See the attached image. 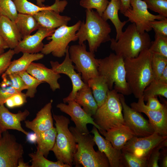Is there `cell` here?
Segmentation results:
<instances>
[{"label": "cell", "mask_w": 167, "mask_h": 167, "mask_svg": "<svg viewBox=\"0 0 167 167\" xmlns=\"http://www.w3.org/2000/svg\"><path fill=\"white\" fill-rule=\"evenodd\" d=\"M152 55L147 49L136 57L124 59L126 80L136 98L143 96L145 89L154 79L151 66Z\"/></svg>", "instance_id": "6da1fadb"}, {"label": "cell", "mask_w": 167, "mask_h": 167, "mask_svg": "<svg viewBox=\"0 0 167 167\" xmlns=\"http://www.w3.org/2000/svg\"><path fill=\"white\" fill-rule=\"evenodd\" d=\"M85 12V22L82 21L76 35L79 44L87 41L89 51L94 54L101 44L110 41L111 28L96 11L86 9Z\"/></svg>", "instance_id": "7a4b0ae2"}, {"label": "cell", "mask_w": 167, "mask_h": 167, "mask_svg": "<svg viewBox=\"0 0 167 167\" xmlns=\"http://www.w3.org/2000/svg\"><path fill=\"white\" fill-rule=\"evenodd\" d=\"M110 41L111 49L125 59L136 57L143 51L149 49L152 41L148 32H140L135 24L132 23L117 41L112 38Z\"/></svg>", "instance_id": "3957f363"}, {"label": "cell", "mask_w": 167, "mask_h": 167, "mask_svg": "<svg viewBox=\"0 0 167 167\" xmlns=\"http://www.w3.org/2000/svg\"><path fill=\"white\" fill-rule=\"evenodd\" d=\"M69 129L74 135L77 143V150L73 158V165L79 167H109L105 154L99 150L95 151L96 144L93 136L81 133L75 127Z\"/></svg>", "instance_id": "277c9868"}, {"label": "cell", "mask_w": 167, "mask_h": 167, "mask_svg": "<svg viewBox=\"0 0 167 167\" xmlns=\"http://www.w3.org/2000/svg\"><path fill=\"white\" fill-rule=\"evenodd\" d=\"M99 75L106 79L109 90L114 89L118 93L129 95L131 92L126 79L124 59L114 53L98 59Z\"/></svg>", "instance_id": "5b68a950"}, {"label": "cell", "mask_w": 167, "mask_h": 167, "mask_svg": "<svg viewBox=\"0 0 167 167\" xmlns=\"http://www.w3.org/2000/svg\"><path fill=\"white\" fill-rule=\"evenodd\" d=\"M53 117L55 121L57 134L56 142L51 151L58 161L72 167L77 147L75 137L68 128L70 120L64 116L54 114Z\"/></svg>", "instance_id": "8992f818"}, {"label": "cell", "mask_w": 167, "mask_h": 167, "mask_svg": "<svg viewBox=\"0 0 167 167\" xmlns=\"http://www.w3.org/2000/svg\"><path fill=\"white\" fill-rule=\"evenodd\" d=\"M122 112L119 93L113 89L109 91L105 101L98 108L92 117L100 129L106 131L125 125Z\"/></svg>", "instance_id": "52a82bcc"}, {"label": "cell", "mask_w": 167, "mask_h": 167, "mask_svg": "<svg viewBox=\"0 0 167 167\" xmlns=\"http://www.w3.org/2000/svg\"><path fill=\"white\" fill-rule=\"evenodd\" d=\"M81 22L79 20L73 25H63L55 29L50 36L47 37V39L50 41L44 45L41 53L44 55L51 54L57 58L65 56L69 43L78 40L76 33Z\"/></svg>", "instance_id": "ba28073f"}, {"label": "cell", "mask_w": 167, "mask_h": 167, "mask_svg": "<svg viewBox=\"0 0 167 167\" xmlns=\"http://www.w3.org/2000/svg\"><path fill=\"white\" fill-rule=\"evenodd\" d=\"M70 57L75 65V69L81 75L84 82L87 84L91 78L99 75L98 59L90 51H88L85 45H75L69 48Z\"/></svg>", "instance_id": "9c48e42d"}, {"label": "cell", "mask_w": 167, "mask_h": 167, "mask_svg": "<svg viewBox=\"0 0 167 167\" xmlns=\"http://www.w3.org/2000/svg\"><path fill=\"white\" fill-rule=\"evenodd\" d=\"M130 5L131 8L122 14L128 18V21L135 24L138 30L141 33L148 32L152 30L150 22L165 18L159 15L150 13L143 0H131Z\"/></svg>", "instance_id": "30bf717a"}, {"label": "cell", "mask_w": 167, "mask_h": 167, "mask_svg": "<svg viewBox=\"0 0 167 167\" xmlns=\"http://www.w3.org/2000/svg\"><path fill=\"white\" fill-rule=\"evenodd\" d=\"M122 108L125 125L138 137H146L153 134L154 129L149 121L146 119L140 113L128 106L124 95L119 93Z\"/></svg>", "instance_id": "8fae6325"}, {"label": "cell", "mask_w": 167, "mask_h": 167, "mask_svg": "<svg viewBox=\"0 0 167 167\" xmlns=\"http://www.w3.org/2000/svg\"><path fill=\"white\" fill-rule=\"evenodd\" d=\"M23 154V146L15 137L7 131L3 132L0 139V167H17Z\"/></svg>", "instance_id": "7c38bea8"}, {"label": "cell", "mask_w": 167, "mask_h": 167, "mask_svg": "<svg viewBox=\"0 0 167 167\" xmlns=\"http://www.w3.org/2000/svg\"><path fill=\"white\" fill-rule=\"evenodd\" d=\"M167 139V136H163L155 132L146 137L134 136L126 143L122 151L147 160L153 149Z\"/></svg>", "instance_id": "4fadbf2b"}, {"label": "cell", "mask_w": 167, "mask_h": 167, "mask_svg": "<svg viewBox=\"0 0 167 167\" xmlns=\"http://www.w3.org/2000/svg\"><path fill=\"white\" fill-rule=\"evenodd\" d=\"M69 46L66 49L64 60L61 63L58 61H50L51 69L58 74H63L67 75L72 84V89L69 95L63 99L64 103L75 100L77 92L86 84L82 80L81 74L77 73L75 71V66L70 57L69 52Z\"/></svg>", "instance_id": "5bb4252c"}, {"label": "cell", "mask_w": 167, "mask_h": 167, "mask_svg": "<svg viewBox=\"0 0 167 167\" xmlns=\"http://www.w3.org/2000/svg\"><path fill=\"white\" fill-rule=\"evenodd\" d=\"M134 110L145 113L148 118L155 132L163 136H167V106L162 109L154 110L149 108L144 103L143 96L137 102L131 104Z\"/></svg>", "instance_id": "9a60e30c"}, {"label": "cell", "mask_w": 167, "mask_h": 167, "mask_svg": "<svg viewBox=\"0 0 167 167\" xmlns=\"http://www.w3.org/2000/svg\"><path fill=\"white\" fill-rule=\"evenodd\" d=\"M66 104L60 103L56 107L60 110L71 117V119L74 122L75 127L81 133H90L87 127L88 124H91L96 127L99 130L100 127L94 121L93 118L87 114L74 100L68 101Z\"/></svg>", "instance_id": "2e32d148"}, {"label": "cell", "mask_w": 167, "mask_h": 167, "mask_svg": "<svg viewBox=\"0 0 167 167\" xmlns=\"http://www.w3.org/2000/svg\"><path fill=\"white\" fill-rule=\"evenodd\" d=\"M55 29L40 27L34 34L23 38L13 49L15 54L20 52L33 54L41 52L44 45L43 40L50 36Z\"/></svg>", "instance_id": "e0dca14e"}, {"label": "cell", "mask_w": 167, "mask_h": 167, "mask_svg": "<svg viewBox=\"0 0 167 167\" xmlns=\"http://www.w3.org/2000/svg\"><path fill=\"white\" fill-rule=\"evenodd\" d=\"M28 110L19 111L17 113L10 112L4 104L0 105V131L2 133L8 130H15L20 131L26 135L28 132L22 127L21 122L25 121L29 115Z\"/></svg>", "instance_id": "ac0fdd59"}, {"label": "cell", "mask_w": 167, "mask_h": 167, "mask_svg": "<svg viewBox=\"0 0 167 167\" xmlns=\"http://www.w3.org/2000/svg\"><path fill=\"white\" fill-rule=\"evenodd\" d=\"M90 132L94 135V140L98 150L104 153L107 157L109 167H122V150L115 148L109 141L102 137L95 126H93Z\"/></svg>", "instance_id": "d6986e66"}, {"label": "cell", "mask_w": 167, "mask_h": 167, "mask_svg": "<svg viewBox=\"0 0 167 167\" xmlns=\"http://www.w3.org/2000/svg\"><path fill=\"white\" fill-rule=\"evenodd\" d=\"M52 101L46 104L36 114L32 121L24 122L27 128L36 134L48 130L53 127V120L51 113Z\"/></svg>", "instance_id": "ffe728a7"}, {"label": "cell", "mask_w": 167, "mask_h": 167, "mask_svg": "<svg viewBox=\"0 0 167 167\" xmlns=\"http://www.w3.org/2000/svg\"><path fill=\"white\" fill-rule=\"evenodd\" d=\"M26 71L38 80L48 83L52 91L60 88V85L58 82L61 77L60 74L55 72L52 69L48 68L44 64L33 62Z\"/></svg>", "instance_id": "44dd1931"}, {"label": "cell", "mask_w": 167, "mask_h": 167, "mask_svg": "<svg viewBox=\"0 0 167 167\" xmlns=\"http://www.w3.org/2000/svg\"><path fill=\"white\" fill-rule=\"evenodd\" d=\"M99 131L113 147L121 150L126 143L135 136L131 130L125 125H121L106 131L101 129Z\"/></svg>", "instance_id": "7402d4cb"}, {"label": "cell", "mask_w": 167, "mask_h": 167, "mask_svg": "<svg viewBox=\"0 0 167 167\" xmlns=\"http://www.w3.org/2000/svg\"><path fill=\"white\" fill-rule=\"evenodd\" d=\"M0 35L11 49H14L22 38L15 23L4 15L0 17Z\"/></svg>", "instance_id": "603a6c76"}, {"label": "cell", "mask_w": 167, "mask_h": 167, "mask_svg": "<svg viewBox=\"0 0 167 167\" xmlns=\"http://www.w3.org/2000/svg\"><path fill=\"white\" fill-rule=\"evenodd\" d=\"M33 16L40 27L49 29H56L63 25H67L71 19L69 16L60 15L50 10L41 11Z\"/></svg>", "instance_id": "cb8c5ba5"}, {"label": "cell", "mask_w": 167, "mask_h": 167, "mask_svg": "<svg viewBox=\"0 0 167 167\" xmlns=\"http://www.w3.org/2000/svg\"><path fill=\"white\" fill-rule=\"evenodd\" d=\"M121 6L120 0H110L101 15L105 20H110L115 27L116 33V41L118 39L123 32V28L128 22V20L122 21L120 19L118 14Z\"/></svg>", "instance_id": "d4e9b609"}, {"label": "cell", "mask_w": 167, "mask_h": 167, "mask_svg": "<svg viewBox=\"0 0 167 167\" xmlns=\"http://www.w3.org/2000/svg\"><path fill=\"white\" fill-rule=\"evenodd\" d=\"M74 100L92 117L95 114L98 108L92 90L87 84L77 92Z\"/></svg>", "instance_id": "484cf974"}, {"label": "cell", "mask_w": 167, "mask_h": 167, "mask_svg": "<svg viewBox=\"0 0 167 167\" xmlns=\"http://www.w3.org/2000/svg\"><path fill=\"white\" fill-rule=\"evenodd\" d=\"M87 84L92 90L98 108L105 101L109 90L106 80L103 76L99 75L90 79Z\"/></svg>", "instance_id": "4316f807"}, {"label": "cell", "mask_w": 167, "mask_h": 167, "mask_svg": "<svg viewBox=\"0 0 167 167\" xmlns=\"http://www.w3.org/2000/svg\"><path fill=\"white\" fill-rule=\"evenodd\" d=\"M44 55L42 53L33 54L24 53L20 58L11 61L7 69L2 75L26 71L32 62L42 59Z\"/></svg>", "instance_id": "83f0119b"}, {"label": "cell", "mask_w": 167, "mask_h": 167, "mask_svg": "<svg viewBox=\"0 0 167 167\" xmlns=\"http://www.w3.org/2000/svg\"><path fill=\"white\" fill-rule=\"evenodd\" d=\"M18 13L34 15L38 12L44 10H53L59 13L61 10V5L57 1L50 6H40L32 3L27 0H14Z\"/></svg>", "instance_id": "f1b7e54d"}, {"label": "cell", "mask_w": 167, "mask_h": 167, "mask_svg": "<svg viewBox=\"0 0 167 167\" xmlns=\"http://www.w3.org/2000/svg\"><path fill=\"white\" fill-rule=\"evenodd\" d=\"M57 134L56 128L54 127L47 131L36 134L37 150L46 158L55 144Z\"/></svg>", "instance_id": "f546056e"}, {"label": "cell", "mask_w": 167, "mask_h": 167, "mask_svg": "<svg viewBox=\"0 0 167 167\" xmlns=\"http://www.w3.org/2000/svg\"><path fill=\"white\" fill-rule=\"evenodd\" d=\"M15 23L22 38L40 27L33 15L27 14L18 13Z\"/></svg>", "instance_id": "4dcf8cb0"}, {"label": "cell", "mask_w": 167, "mask_h": 167, "mask_svg": "<svg viewBox=\"0 0 167 167\" xmlns=\"http://www.w3.org/2000/svg\"><path fill=\"white\" fill-rule=\"evenodd\" d=\"M158 96L167 98V84L154 79L144 90L143 97L147 101L149 98Z\"/></svg>", "instance_id": "1f68e13d"}, {"label": "cell", "mask_w": 167, "mask_h": 167, "mask_svg": "<svg viewBox=\"0 0 167 167\" xmlns=\"http://www.w3.org/2000/svg\"><path fill=\"white\" fill-rule=\"evenodd\" d=\"M28 155L31 158L30 167H71L69 165L58 161L54 162L47 159L37 150L35 153L29 154Z\"/></svg>", "instance_id": "d6a6232c"}, {"label": "cell", "mask_w": 167, "mask_h": 167, "mask_svg": "<svg viewBox=\"0 0 167 167\" xmlns=\"http://www.w3.org/2000/svg\"><path fill=\"white\" fill-rule=\"evenodd\" d=\"M149 49L152 54L167 58V37L155 32V40L151 41Z\"/></svg>", "instance_id": "836d02e7"}, {"label": "cell", "mask_w": 167, "mask_h": 167, "mask_svg": "<svg viewBox=\"0 0 167 167\" xmlns=\"http://www.w3.org/2000/svg\"><path fill=\"white\" fill-rule=\"evenodd\" d=\"M27 87L25 94L27 97H34L37 92V87L43 83L29 74L26 71L18 73Z\"/></svg>", "instance_id": "e575fe53"}, {"label": "cell", "mask_w": 167, "mask_h": 167, "mask_svg": "<svg viewBox=\"0 0 167 167\" xmlns=\"http://www.w3.org/2000/svg\"><path fill=\"white\" fill-rule=\"evenodd\" d=\"M121 161L122 167H147V160L126 151H122Z\"/></svg>", "instance_id": "d590c367"}, {"label": "cell", "mask_w": 167, "mask_h": 167, "mask_svg": "<svg viewBox=\"0 0 167 167\" xmlns=\"http://www.w3.org/2000/svg\"><path fill=\"white\" fill-rule=\"evenodd\" d=\"M167 66V58L159 55L152 54L151 66L155 80H158Z\"/></svg>", "instance_id": "8d00e7d4"}, {"label": "cell", "mask_w": 167, "mask_h": 167, "mask_svg": "<svg viewBox=\"0 0 167 167\" xmlns=\"http://www.w3.org/2000/svg\"><path fill=\"white\" fill-rule=\"evenodd\" d=\"M0 11L2 15L7 17L15 22L18 15L15 5L12 0H0Z\"/></svg>", "instance_id": "74e56055"}, {"label": "cell", "mask_w": 167, "mask_h": 167, "mask_svg": "<svg viewBox=\"0 0 167 167\" xmlns=\"http://www.w3.org/2000/svg\"><path fill=\"white\" fill-rule=\"evenodd\" d=\"M109 2L108 0H81L79 5L86 9H96L101 16Z\"/></svg>", "instance_id": "f35d334b"}, {"label": "cell", "mask_w": 167, "mask_h": 167, "mask_svg": "<svg viewBox=\"0 0 167 167\" xmlns=\"http://www.w3.org/2000/svg\"><path fill=\"white\" fill-rule=\"evenodd\" d=\"M148 9L167 18V0H143Z\"/></svg>", "instance_id": "ab89813d"}, {"label": "cell", "mask_w": 167, "mask_h": 167, "mask_svg": "<svg viewBox=\"0 0 167 167\" xmlns=\"http://www.w3.org/2000/svg\"><path fill=\"white\" fill-rule=\"evenodd\" d=\"M10 85L19 92L27 89V87L18 73H13L5 75H2Z\"/></svg>", "instance_id": "60d3db41"}, {"label": "cell", "mask_w": 167, "mask_h": 167, "mask_svg": "<svg viewBox=\"0 0 167 167\" xmlns=\"http://www.w3.org/2000/svg\"><path fill=\"white\" fill-rule=\"evenodd\" d=\"M2 78V81L0 83V105L4 104L7 99L20 92L11 86L4 78Z\"/></svg>", "instance_id": "b9f144b4"}, {"label": "cell", "mask_w": 167, "mask_h": 167, "mask_svg": "<svg viewBox=\"0 0 167 167\" xmlns=\"http://www.w3.org/2000/svg\"><path fill=\"white\" fill-rule=\"evenodd\" d=\"M167 139L160 143L152 150L147 160V167H159L158 161L160 160L162 148L167 147Z\"/></svg>", "instance_id": "7bdbcfd3"}, {"label": "cell", "mask_w": 167, "mask_h": 167, "mask_svg": "<svg viewBox=\"0 0 167 167\" xmlns=\"http://www.w3.org/2000/svg\"><path fill=\"white\" fill-rule=\"evenodd\" d=\"M27 96L22 92L16 93L7 99L5 104L9 108L21 106L27 102Z\"/></svg>", "instance_id": "ee69618b"}, {"label": "cell", "mask_w": 167, "mask_h": 167, "mask_svg": "<svg viewBox=\"0 0 167 167\" xmlns=\"http://www.w3.org/2000/svg\"><path fill=\"white\" fill-rule=\"evenodd\" d=\"M15 54L14 49H10L0 55V75L7 69Z\"/></svg>", "instance_id": "f6af8a7d"}, {"label": "cell", "mask_w": 167, "mask_h": 167, "mask_svg": "<svg viewBox=\"0 0 167 167\" xmlns=\"http://www.w3.org/2000/svg\"><path fill=\"white\" fill-rule=\"evenodd\" d=\"M150 24L155 32L167 37V18L151 21Z\"/></svg>", "instance_id": "bcb514c9"}, {"label": "cell", "mask_w": 167, "mask_h": 167, "mask_svg": "<svg viewBox=\"0 0 167 167\" xmlns=\"http://www.w3.org/2000/svg\"><path fill=\"white\" fill-rule=\"evenodd\" d=\"M146 105L150 109L154 110H159L162 109L167 105L166 103L162 104L158 99L157 96L149 98L148 99Z\"/></svg>", "instance_id": "7dc6e473"}, {"label": "cell", "mask_w": 167, "mask_h": 167, "mask_svg": "<svg viewBox=\"0 0 167 167\" xmlns=\"http://www.w3.org/2000/svg\"><path fill=\"white\" fill-rule=\"evenodd\" d=\"M121 3L120 13H123L127 9L131 8L130 5L131 0H120Z\"/></svg>", "instance_id": "c3c4849f"}, {"label": "cell", "mask_w": 167, "mask_h": 167, "mask_svg": "<svg viewBox=\"0 0 167 167\" xmlns=\"http://www.w3.org/2000/svg\"><path fill=\"white\" fill-rule=\"evenodd\" d=\"M158 80L161 83L167 84V66L165 68Z\"/></svg>", "instance_id": "681fc988"}, {"label": "cell", "mask_w": 167, "mask_h": 167, "mask_svg": "<svg viewBox=\"0 0 167 167\" xmlns=\"http://www.w3.org/2000/svg\"><path fill=\"white\" fill-rule=\"evenodd\" d=\"M162 156L161 158V162L160 166L162 167H167V150H165V151H163L162 152Z\"/></svg>", "instance_id": "f907efd6"}, {"label": "cell", "mask_w": 167, "mask_h": 167, "mask_svg": "<svg viewBox=\"0 0 167 167\" xmlns=\"http://www.w3.org/2000/svg\"><path fill=\"white\" fill-rule=\"evenodd\" d=\"M27 136L28 141L33 143L36 142L37 136V134L36 133H29Z\"/></svg>", "instance_id": "816d5d0a"}, {"label": "cell", "mask_w": 167, "mask_h": 167, "mask_svg": "<svg viewBox=\"0 0 167 167\" xmlns=\"http://www.w3.org/2000/svg\"><path fill=\"white\" fill-rule=\"evenodd\" d=\"M18 167H30L28 163H25L23 159V158L20 159L18 162Z\"/></svg>", "instance_id": "f5cc1de1"}, {"label": "cell", "mask_w": 167, "mask_h": 167, "mask_svg": "<svg viewBox=\"0 0 167 167\" xmlns=\"http://www.w3.org/2000/svg\"><path fill=\"white\" fill-rule=\"evenodd\" d=\"M9 48L7 44L0 35V49H5Z\"/></svg>", "instance_id": "db71d44e"}, {"label": "cell", "mask_w": 167, "mask_h": 167, "mask_svg": "<svg viewBox=\"0 0 167 167\" xmlns=\"http://www.w3.org/2000/svg\"><path fill=\"white\" fill-rule=\"evenodd\" d=\"M36 1L37 5L40 6H45L43 3L45 2V0H36Z\"/></svg>", "instance_id": "11a10c76"}, {"label": "cell", "mask_w": 167, "mask_h": 167, "mask_svg": "<svg viewBox=\"0 0 167 167\" xmlns=\"http://www.w3.org/2000/svg\"><path fill=\"white\" fill-rule=\"evenodd\" d=\"M4 52V49H0V55Z\"/></svg>", "instance_id": "9f6ffc18"}, {"label": "cell", "mask_w": 167, "mask_h": 167, "mask_svg": "<svg viewBox=\"0 0 167 167\" xmlns=\"http://www.w3.org/2000/svg\"><path fill=\"white\" fill-rule=\"evenodd\" d=\"M2 133L1 132V131H0V139H1V138H2Z\"/></svg>", "instance_id": "6f0895ef"}, {"label": "cell", "mask_w": 167, "mask_h": 167, "mask_svg": "<svg viewBox=\"0 0 167 167\" xmlns=\"http://www.w3.org/2000/svg\"><path fill=\"white\" fill-rule=\"evenodd\" d=\"M2 15V14L1 13V12L0 11V16H1Z\"/></svg>", "instance_id": "680465c9"}]
</instances>
